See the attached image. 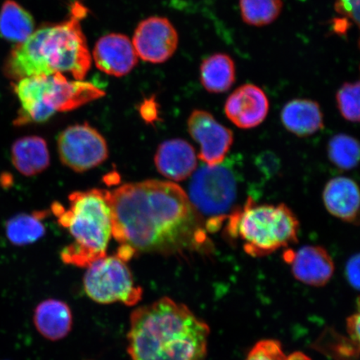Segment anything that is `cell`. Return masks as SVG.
<instances>
[{
    "label": "cell",
    "mask_w": 360,
    "mask_h": 360,
    "mask_svg": "<svg viewBox=\"0 0 360 360\" xmlns=\"http://www.w3.org/2000/svg\"><path fill=\"white\" fill-rule=\"evenodd\" d=\"M110 205L112 236L133 255L208 247L202 218L176 184L146 180L124 184L110 193Z\"/></svg>",
    "instance_id": "1"
},
{
    "label": "cell",
    "mask_w": 360,
    "mask_h": 360,
    "mask_svg": "<svg viewBox=\"0 0 360 360\" xmlns=\"http://www.w3.org/2000/svg\"><path fill=\"white\" fill-rule=\"evenodd\" d=\"M209 336L187 306L165 297L132 313L128 352L132 360H202Z\"/></svg>",
    "instance_id": "2"
},
{
    "label": "cell",
    "mask_w": 360,
    "mask_h": 360,
    "mask_svg": "<svg viewBox=\"0 0 360 360\" xmlns=\"http://www.w3.org/2000/svg\"><path fill=\"white\" fill-rule=\"evenodd\" d=\"M85 13V8L76 3L69 20L34 31L12 49L4 67V74L15 81L56 73L70 74L75 80H83L91 67L80 25Z\"/></svg>",
    "instance_id": "3"
},
{
    "label": "cell",
    "mask_w": 360,
    "mask_h": 360,
    "mask_svg": "<svg viewBox=\"0 0 360 360\" xmlns=\"http://www.w3.org/2000/svg\"><path fill=\"white\" fill-rule=\"evenodd\" d=\"M69 200L68 210L57 202L53 205L58 223L69 229L75 240L62 251L61 259L68 264L88 267L105 257L112 236L110 192L98 188L75 192Z\"/></svg>",
    "instance_id": "4"
},
{
    "label": "cell",
    "mask_w": 360,
    "mask_h": 360,
    "mask_svg": "<svg viewBox=\"0 0 360 360\" xmlns=\"http://www.w3.org/2000/svg\"><path fill=\"white\" fill-rule=\"evenodd\" d=\"M13 87L21 106L16 125L44 122L57 112L77 109L105 94L92 83L60 73L21 79Z\"/></svg>",
    "instance_id": "5"
},
{
    "label": "cell",
    "mask_w": 360,
    "mask_h": 360,
    "mask_svg": "<svg viewBox=\"0 0 360 360\" xmlns=\"http://www.w3.org/2000/svg\"><path fill=\"white\" fill-rule=\"evenodd\" d=\"M227 232L240 238L253 257H264L298 242L300 222L285 205H255L249 199L242 209L228 216Z\"/></svg>",
    "instance_id": "6"
},
{
    "label": "cell",
    "mask_w": 360,
    "mask_h": 360,
    "mask_svg": "<svg viewBox=\"0 0 360 360\" xmlns=\"http://www.w3.org/2000/svg\"><path fill=\"white\" fill-rule=\"evenodd\" d=\"M188 197L201 217L209 218L206 229L217 231L237 200L236 174L226 165L204 166L193 175Z\"/></svg>",
    "instance_id": "7"
},
{
    "label": "cell",
    "mask_w": 360,
    "mask_h": 360,
    "mask_svg": "<svg viewBox=\"0 0 360 360\" xmlns=\"http://www.w3.org/2000/svg\"><path fill=\"white\" fill-rule=\"evenodd\" d=\"M84 289L90 299L100 304L133 306L143 295L126 261L118 255L105 256L89 264L84 277Z\"/></svg>",
    "instance_id": "8"
},
{
    "label": "cell",
    "mask_w": 360,
    "mask_h": 360,
    "mask_svg": "<svg viewBox=\"0 0 360 360\" xmlns=\"http://www.w3.org/2000/svg\"><path fill=\"white\" fill-rule=\"evenodd\" d=\"M60 160L75 172L101 165L109 155L105 138L89 124L70 126L58 138Z\"/></svg>",
    "instance_id": "9"
},
{
    "label": "cell",
    "mask_w": 360,
    "mask_h": 360,
    "mask_svg": "<svg viewBox=\"0 0 360 360\" xmlns=\"http://www.w3.org/2000/svg\"><path fill=\"white\" fill-rule=\"evenodd\" d=\"M132 44L142 60L161 64L169 60L176 51L178 33L168 19L153 16L139 22Z\"/></svg>",
    "instance_id": "10"
},
{
    "label": "cell",
    "mask_w": 360,
    "mask_h": 360,
    "mask_svg": "<svg viewBox=\"0 0 360 360\" xmlns=\"http://www.w3.org/2000/svg\"><path fill=\"white\" fill-rule=\"evenodd\" d=\"M188 131L200 146V159L206 165L221 164L233 142V133L210 112L195 110L188 119Z\"/></svg>",
    "instance_id": "11"
},
{
    "label": "cell",
    "mask_w": 360,
    "mask_h": 360,
    "mask_svg": "<svg viewBox=\"0 0 360 360\" xmlns=\"http://www.w3.org/2000/svg\"><path fill=\"white\" fill-rule=\"evenodd\" d=\"M269 103L266 94L255 84L238 87L229 96L224 105L227 118L238 128L257 127L266 119Z\"/></svg>",
    "instance_id": "12"
},
{
    "label": "cell",
    "mask_w": 360,
    "mask_h": 360,
    "mask_svg": "<svg viewBox=\"0 0 360 360\" xmlns=\"http://www.w3.org/2000/svg\"><path fill=\"white\" fill-rule=\"evenodd\" d=\"M93 56L98 70L115 77L129 74L138 64L132 42L121 34L103 36L94 47Z\"/></svg>",
    "instance_id": "13"
},
{
    "label": "cell",
    "mask_w": 360,
    "mask_h": 360,
    "mask_svg": "<svg viewBox=\"0 0 360 360\" xmlns=\"http://www.w3.org/2000/svg\"><path fill=\"white\" fill-rule=\"evenodd\" d=\"M292 276L297 281L314 287L326 285L335 272L331 256L321 246L307 245L298 251L287 253Z\"/></svg>",
    "instance_id": "14"
},
{
    "label": "cell",
    "mask_w": 360,
    "mask_h": 360,
    "mask_svg": "<svg viewBox=\"0 0 360 360\" xmlns=\"http://www.w3.org/2000/svg\"><path fill=\"white\" fill-rule=\"evenodd\" d=\"M155 164L159 172L174 181L190 178L197 168L195 148L181 139L162 143L156 151Z\"/></svg>",
    "instance_id": "15"
},
{
    "label": "cell",
    "mask_w": 360,
    "mask_h": 360,
    "mask_svg": "<svg viewBox=\"0 0 360 360\" xmlns=\"http://www.w3.org/2000/svg\"><path fill=\"white\" fill-rule=\"evenodd\" d=\"M323 204L328 213L349 224L359 222V191L357 184L347 177H336L326 184Z\"/></svg>",
    "instance_id": "16"
},
{
    "label": "cell",
    "mask_w": 360,
    "mask_h": 360,
    "mask_svg": "<svg viewBox=\"0 0 360 360\" xmlns=\"http://www.w3.org/2000/svg\"><path fill=\"white\" fill-rule=\"evenodd\" d=\"M281 122L288 131L296 136L307 137L323 129V115L317 102L292 100L281 111Z\"/></svg>",
    "instance_id": "17"
},
{
    "label": "cell",
    "mask_w": 360,
    "mask_h": 360,
    "mask_svg": "<svg viewBox=\"0 0 360 360\" xmlns=\"http://www.w3.org/2000/svg\"><path fill=\"white\" fill-rule=\"evenodd\" d=\"M34 323L45 339L57 341L70 334L73 317L66 303L58 300H47L36 307Z\"/></svg>",
    "instance_id": "18"
},
{
    "label": "cell",
    "mask_w": 360,
    "mask_h": 360,
    "mask_svg": "<svg viewBox=\"0 0 360 360\" xmlns=\"http://www.w3.org/2000/svg\"><path fill=\"white\" fill-rule=\"evenodd\" d=\"M11 160L15 168L25 176L42 173L51 164L46 141L39 136L18 139L11 148Z\"/></svg>",
    "instance_id": "19"
},
{
    "label": "cell",
    "mask_w": 360,
    "mask_h": 360,
    "mask_svg": "<svg viewBox=\"0 0 360 360\" xmlns=\"http://www.w3.org/2000/svg\"><path fill=\"white\" fill-rule=\"evenodd\" d=\"M236 81V65L231 57L216 53L205 58L200 66V82L210 93L228 91Z\"/></svg>",
    "instance_id": "20"
},
{
    "label": "cell",
    "mask_w": 360,
    "mask_h": 360,
    "mask_svg": "<svg viewBox=\"0 0 360 360\" xmlns=\"http://www.w3.org/2000/svg\"><path fill=\"white\" fill-rule=\"evenodd\" d=\"M34 31L32 15L13 0H6L0 10V37L20 44Z\"/></svg>",
    "instance_id": "21"
},
{
    "label": "cell",
    "mask_w": 360,
    "mask_h": 360,
    "mask_svg": "<svg viewBox=\"0 0 360 360\" xmlns=\"http://www.w3.org/2000/svg\"><path fill=\"white\" fill-rule=\"evenodd\" d=\"M46 215L47 211H41L13 216L6 225L8 241L15 246H25L40 240L46 233L42 221Z\"/></svg>",
    "instance_id": "22"
},
{
    "label": "cell",
    "mask_w": 360,
    "mask_h": 360,
    "mask_svg": "<svg viewBox=\"0 0 360 360\" xmlns=\"http://www.w3.org/2000/svg\"><path fill=\"white\" fill-rule=\"evenodd\" d=\"M328 157L331 163L341 170L357 167L359 160V143L350 135L338 134L328 143Z\"/></svg>",
    "instance_id": "23"
},
{
    "label": "cell",
    "mask_w": 360,
    "mask_h": 360,
    "mask_svg": "<svg viewBox=\"0 0 360 360\" xmlns=\"http://www.w3.org/2000/svg\"><path fill=\"white\" fill-rule=\"evenodd\" d=\"M241 16L247 25L261 27L271 24L280 16L282 0H240Z\"/></svg>",
    "instance_id": "24"
},
{
    "label": "cell",
    "mask_w": 360,
    "mask_h": 360,
    "mask_svg": "<svg viewBox=\"0 0 360 360\" xmlns=\"http://www.w3.org/2000/svg\"><path fill=\"white\" fill-rule=\"evenodd\" d=\"M359 82L345 83L338 90L336 101L338 109L343 118L349 122L359 121Z\"/></svg>",
    "instance_id": "25"
},
{
    "label": "cell",
    "mask_w": 360,
    "mask_h": 360,
    "mask_svg": "<svg viewBox=\"0 0 360 360\" xmlns=\"http://www.w3.org/2000/svg\"><path fill=\"white\" fill-rule=\"evenodd\" d=\"M246 360H287L278 341L259 342L250 351Z\"/></svg>",
    "instance_id": "26"
},
{
    "label": "cell",
    "mask_w": 360,
    "mask_h": 360,
    "mask_svg": "<svg viewBox=\"0 0 360 360\" xmlns=\"http://www.w3.org/2000/svg\"><path fill=\"white\" fill-rule=\"evenodd\" d=\"M359 0H335V11L359 25Z\"/></svg>",
    "instance_id": "27"
},
{
    "label": "cell",
    "mask_w": 360,
    "mask_h": 360,
    "mask_svg": "<svg viewBox=\"0 0 360 360\" xmlns=\"http://www.w3.org/2000/svg\"><path fill=\"white\" fill-rule=\"evenodd\" d=\"M258 167L265 174L273 175L281 167L280 160L273 153L265 152L257 160Z\"/></svg>",
    "instance_id": "28"
},
{
    "label": "cell",
    "mask_w": 360,
    "mask_h": 360,
    "mask_svg": "<svg viewBox=\"0 0 360 360\" xmlns=\"http://www.w3.org/2000/svg\"><path fill=\"white\" fill-rule=\"evenodd\" d=\"M346 276L350 285L359 289V255L351 257L346 264Z\"/></svg>",
    "instance_id": "29"
},
{
    "label": "cell",
    "mask_w": 360,
    "mask_h": 360,
    "mask_svg": "<svg viewBox=\"0 0 360 360\" xmlns=\"http://www.w3.org/2000/svg\"><path fill=\"white\" fill-rule=\"evenodd\" d=\"M348 331L354 341L359 340V314L352 315L348 319Z\"/></svg>",
    "instance_id": "30"
},
{
    "label": "cell",
    "mask_w": 360,
    "mask_h": 360,
    "mask_svg": "<svg viewBox=\"0 0 360 360\" xmlns=\"http://www.w3.org/2000/svg\"><path fill=\"white\" fill-rule=\"evenodd\" d=\"M350 25L349 20L345 18V19H336L333 25V28L337 34H345Z\"/></svg>",
    "instance_id": "31"
}]
</instances>
